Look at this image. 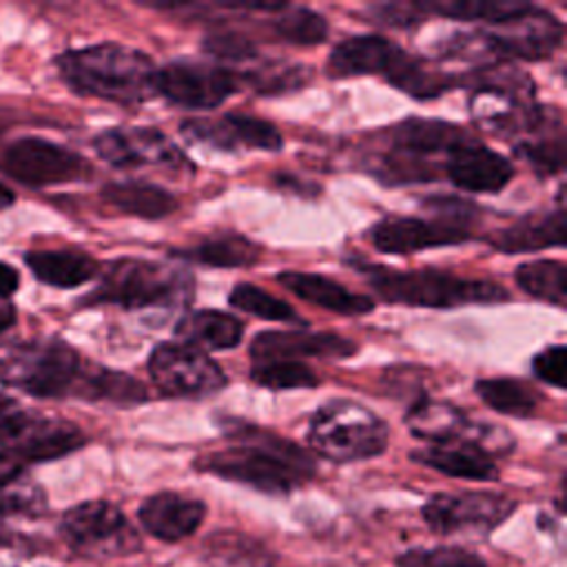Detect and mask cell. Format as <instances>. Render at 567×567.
<instances>
[{
  "instance_id": "bcb514c9",
  "label": "cell",
  "mask_w": 567,
  "mask_h": 567,
  "mask_svg": "<svg viewBox=\"0 0 567 567\" xmlns=\"http://www.w3.org/2000/svg\"><path fill=\"white\" fill-rule=\"evenodd\" d=\"M13 204H16V195H13V190L0 182V213H2V210H7V208H11Z\"/></svg>"
},
{
  "instance_id": "83f0119b",
  "label": "cell",
  "mask_w": 567,
  "mask_h": 567,
  "mask_svg": "<svg viewBox=\"0 0 567 567\" xmlns=\"http://www.w3.org/2000/svg\"><path fill=\"white\" fill-rule=\"evenodd\" d=\"M102 199L124 215L148 221L168 217L179 206L168 190L148 182H111L102 188Z\"/></svg>"
},
{
  "instance_id": "b9f144b4",
  "label": "cell",
  "mask_w": 567,
  "mask_h": 567,
  "mask_svg": "<svg viewBox=\"0 0 567 567\" xmlns=\"http://www.w3.org/2000/svg\"><path fill=\"white\" fill-rule=\"evenodd\" d=\"M370 16L374 22L388 24V27H412L414 22H421L425 16L416 9L414 2H385L370 7Z\"/></svg>"
},
{
  "instance_id": "f1b7e54d",
  "label": "cell",
  "mask_w": 567,
  "mask_h": 567,
  "mask_svg": "<svg viewBox=\"0 0 567 567\" xmlns=\"http://www.w3.org/2000/svg\"><path fill=\"white\" fill-rule=\"evenodd\" d=\"M173 257L208 268H246L261 259V246L237 233H221L195 246L171 250Z\"/></svg>"
},
{
  "instance_id": "ba28073f",
  "label": "cell",
  "mask_w": 567,
  "mask_h": 567,
  "mask_svg": "<svg viewBox=\"0 0 567 567\" xmlns=\"http://www.w3.org/2000/svg\"><path fill=\"white\" fill-rule=\"evenodd\" d=\"M84 443V432L69 421L31 414L16 401L0 410V450L22 465L62 458Z\"/></svg>"
},
{
  "instance_id": "484cf974",
  "label": "cell",
  "mask_w": 567,
  "mask_h": 567,
  "mask_svg": "<svg viewBox=\"0 0 567 567\" xmlns=\"http://www.w3.org/2000/svg\"><path fill=\"white\" fill-rule=\"evenodd\" d=\"M179 343L197 350H230L237 348L244 337V323L221 310H193L179 317L175 326Z\"/></svg>"
},
{
  "instance_id": "e575fe53",
  "label": "cell",
  "mask_w": 567,
  "mask_h": 567,
  "mask_svg": "<svg viewBox=\"0 0 567 567\" xmlns=\"http://www.w3.org/2000/svg\"><path fill=\"white\" fill-rule=\"evenodd\" d=\"M279 16L270 22L272 33L288 42V44H297V47H312V44H321L328 35V22L321 13L308 9V7H295V4H286L281 11H277Z\"/></svg>"
},
{
  "instance_id": "8d00e7d4",
  "label": "cell",
  "mask_w": 567,
  "mask_h": 567,
  "mask_svg": "<svg viewBox=\"0 0 567 567\" xmlns=\"http://www.w3.org/2000/svg\"><path fill=\"white\" fill-rule=\"evenodd\" d=\"M252 383L268 390H295V388H315L319 377L303 361H259L250 368Z\"/></svg>"
},
{
  "instance_id": "8fae6325",
  "label": "cell",
  "mask_w": 567,
  "mask_h": 567,
  "mask_svg": "<svg viewBox=\"0 0 567 567\" xmlns=\"http://www.w3.org/2000/svg\"><path fill=\"white\" fill-rule=\"evenodd\" d=\"M0 168L31 188L82 182L93 175V166L80 153L33 135L7 144L0 155Z\"/></svg>"
},
{
  "instance_id": "5b68a950",
  "label": "cell",
  "mask_w": 567,
  "mask_h": 567,
  "mask_svg": "<svg viewBox=\"0 0 567 567\" xmlns=\"http://www.w3.org/2000/svg\"><path fill=\"white\" fill-rule=\"evenodd\" d=\"M372 290L390 301L414 308H456L470 303H501L509 292L492 281L465 279L443 270H388L383 266H365Z\"/></svg>"
},
{
  "instance_id": "d6a6232c",
  "label": "cell",
  "mask_w": 567,
  "mask_h": 567,
  "mask_svg": "<svg viewBox=\"0 0 567 567\" xmlns=\"http://www.w3.org/2000/svg\"><path fill=\"white\" fill-rule=\"evenodd\" d=\"M516 284L523 292H527L534 299L554 303L558 308L565 306L567 299V270L563 261H527L520 264L514 272Z\"/></svg>"
},
{
  "instance_id": "6da1fadb",
  "label": "cell",
  "mask_w": 567,
  "mask_h": 567,
  "mask_svg": "<svg viewBox=\"0 0 567 567\" xmlns=\"http://www.w3.org/2000/svg\"><path fill=\"white\" fill-rule=\"evenodd\" d=\"M226 434L230 443L195 458L193 467L270 496L290 494L317 474L308 450L268 430L237 423Z\"/></svg>"
},
{
  "instance_id": "7dc6e473",
  "label": "cell",
  "mask_w": 567,
  "mask_h": 567,
  "mask_svg": "<svg viewBox=\"0 0 567 567\" xmlns=\"http://www.w3.org/2000/svg\"><path fill=\"white\" fill-rule=\"evenodd\" d=\"M11 401H13L11 396H7V394H2V392H0V410H4V408L11 403Z\"/></svg>"
},
{
  "instance_id": "4dcf8cb0",
  "label": "cell",
  "mask_w": 567,
  "mask_h": 567,
  "mask_svg": "<svg viewBox=\"0 0 567 567\" xmlns=\"http://www.w3.org/2000/svg\"><path fill=\"white\" fill-rule=\"evenodd\" d=\"M394 89L416 97V100H432L439 97L456 86V78L445 73L441 66L432 64L430 60L414 58L403 53L401 60L385 78Z\"/></svg>"
},
{
  "instance_id": "8992f818",
  "label": "cell",
  "mask_w": 567,
  "mask_h": 567,
  "mask_svg": "<svg viewBox=\"0 0 567 567\" xmlns=\"http://www.w3.org/2000/svg\"><path fill=\"white\" fill-rule=\"evenodd\" d=\"M388 425L381 416L348 399L323 403L310 419L308 443L312 452L332 463L374 458L388 447Z\"/></svg>"
},
{
  "instance_id": "9a60e30c",
  "label": "cell",
  "mask_w": 567,
  "mask_h": 567,
  "mask_svg": "<svg viewBox=\"0 0 567 567\" xmlns=\"http://www.w3.org/2000/svg\"><path fill=\"white\" fill-rule=\"evenodd\" d=\"M93 148L106 164L120 171H133L140 166H162L175 173L195 171L177 144L155 126L106 128L95 135Z\"/></svg>"
},
{
  "instance_id": "ac0fdd59",
  "label": "cell",
  "mask_w": 567,
  "mask_h": 567,
  "mask_svg": "<svg viewBox=\"0 0 567 567\" xmlns=\"http://www.w3.org/2000/svg\"><path fill=\"white\" fill-rule=\"evenodd\" d=\"M357 352V343L334 332L308 330H268L259 332L250 343L252 363L259 361H301V359H348Z\"/></svg>"
},
{
  "instance_id": "cb8c5ba5",
  "label": "cell",
  "mask_w": 567,
  "mask_h": 567,
  "mask_svg": "<svg viewBox=\"0 0 567 567\" xmlns=\"http://www.w3.org/2000/svg\"><path fill=\"white\" fill-rule=\"evenodd\" d=\"M410 458L434 472L465 481H496L501 474L496 461L470 443L425 445L412 450Z\"/></svg>"
},
{
  "instance_id": "f546056e",
  "label": "cell",
  "mask_w": 567,
  "mask_h": 567,
  "mask_svg": "<svg viewBox=\"0 0 567 567\" xmlns=\"http://www.w3.org/2000/svg\"><path fill=\"white\" fill-rule=\"evenodd\" d=\"M514 153L534 166L540 175H554L565 164V126L556 109L525 137L514 142Z\"/></svg>"
},
{
  "instance_id": "d6986e66",
  "label": "cell",
  "mask_w": 567,
  "mask_h": 567,
  "mask_svg": "<svg viewBox=\"0 0 567 567\" xmlns=\"http://www.w3.org/2000/svg\"><path fill=\"white\" fill-rule=\"evenodd\" d=\"M206 518V503L179 492H155L137 507L142 529L162 543H182L193 536Z\"/></svg>"
},
{
  "instance_id": "7c38bea8",
  "label": "cell",
  "mask_w": 567,
  "mask_h": 567,
  "mask_svg": "<svg viewBox=\"0 0 567 567\" xmlns=\"http://www.w3.org/2000/svg\"><path fill=\"white\" fill-rule=\"evenodd\" d=\"M516 507L514 498L496 492H439L423 503L421 516L425 525L441 536H487L501 527Z\"/></svg>"
},
{
  "instance_id": "44dd1931",
  "label": "cell",
  "mask_w": 567,
  "mask_h": 567,
  "mask_svg": "<svg viewBox=\"0 0 567 567\" xmlns=\"http://www.w3.org/2000/svg\"><path fill=\"white\" fill-rule=\"evenodd\" d=\"M405 51L383 35H352L341 40L326 64L330 78H357V75H383L394 69Z\"/></svg>"
},
{
  "instance_id": "7bdbcfd3",
  "label": "cell",
  "mask_w": 567,
  "mask_h": 567,
  "mask_svg": "<svg viewBox=\"0 0 567 567\" xmlns=\"http://www.w3.org/2000/svg\"><path fill=\"white\" fill-rule=\"evenodd\" d=\"M20 476H24V465L18 458H13L11 454L0 450V489L11 485Z\"/></svg>"
},
{
  "instance_id": "ffe728a7",
  "label": "cell",
  "mask_w": 567,
  "mask_h": 567,
  "mask_svg": "<svg viewBox=\"0 0 567 567\" xmlns=\"http://www.w3.org/2000/svg\"><path fill=\"white\" fill-rule=\"evenodd\" d=\"M443 171L456 188L476 195L498 193L514 177L512 162L476 140L456 146L445 157Z\"/></svg>"
},
{
  "instance_id": "d590c367",
  "label": "cell",
  "mask_w": 567,
  "mask_h": 567,
  "mask_svg": "<svg viewBox=\"0 0 567 567\" xmlns=\"http://www.w3.org/2000/svg\"><path fill=\"white\" fill-rule=\"evenodd\" d=\"M416 9L423 16H443L452 20H470V22H494L501 16L509 13L518 7V2L503 0H414Z\"/></svg>"
},
{
  "instance_id": "e0dca14e",
  "label": "cell",
  "mask_w": 567,
  "mask_h": 567,
  "mask_svg": "<svg viewBox=\"0 0 567 567\" xmlns=\"http://www.w3.org/2000/svg\"><path fill=\"white\" fill-rule=\"evenodd\" d=\"M370 239L379 252L385 255H410L434 246H454L472 239V233L463 226L450 224L445 219H421V217H403L388 215L379 219Z\"/></svg>"
},
{
  "instance_id": "277c9868",
  "label": "cell",
  "mask_w": 567,
  "mask_h": 567,
  "mask_svg": "<svg viewBox=\"0 0 567 567\" xmlns=\"http://www.w3.org/2000/svg\"><path fill=\"white\" fill-rule=\"evenodd\" d=\"M195 281L188 270L164 266L148 259L122 257L100 275L97 286L82 299L84 306H120L124 310L140 308H177L193 299Z\"/></svg>"
},
{
  "instance_id": "60d3db41",
  "label": "cell",
  "mask_w": 567,
  "mask_h": 567,
  "mask_svg": "<svg viewBox=\"0 0 567 567\" xmlns=\"http://www.w3.org/2000/svg\"><path fill=\"white\" fill-rule=\"evenodd\" d=\"M565 363H567L565 348L551 346L532 359V370L540 381L563 390L565 388Z\"/></svg>"
},
{
  "instance_id": "836d02e7",
  "label": "cell",
  "mask_w": 567,
  "mask_h": 567,
  "mask_svg": "<svg viewBox=\"0 0 567 567\" xmlns=\"http://www.w3.org/2000/svg\"><path fill=\"white\" fill-rule=\"evenodd\" d=\"M239 78L241 84L250 86L259 95H281L306 86L312 78V69L306 64L272 60L261 62L259 66H252L248 71H241Z\"/></svg>"
},
{
  "instance_id": "603a6c76",
  "label": "cell",
  "mask_w": 567,
  "mask_h": 567,
  "mask_svg": "<svg viewBox=\"0 0 567 567\" xmlns=\"http://www.w3.org/2000/svg\"><path fill=\"white\" fill-rule=\"evenodd\" d=\"M277 281L292 292L295 297L315 303L323 310L357 317L374 310V301L368 295H359L317 272H299V270H284L277 275Z\"/></svg>"
},
{
  "instance_id": "5bb4252c",
  "label": "cell",
  "mask_w": 567,
  "mask_h": 567,
  "mask_svg": "<svg viewBox=\"0 0 567 567\" xmlns=\"http://www.w3.org/2000/svg\"><path fill=\"white\" fill-rule=\"evenodd\" d=\"M241 86L237 71L195 60H175L157 69L155 93L179 109L208 111L226 102Z\"/></svg>"
},
{
  "instance_id": "ee69618b",
  "label": "cell",
  "mask_w": 567,
  "mask_h": 567,
  "mask_svg": "<svg viewBox=\"0 0 567 567\" xmlns=\"http://www.w3.org/2000/svg\"><path fill=\"white\" fill-rule=\"evenodd\" d=\"M18 286H20V272L11 264L0 261V299L9 301L18 292Z\"/></svg>"
},
{
  "instance_id": "9c48e42d",
  "label": "cell",
  "mask_w": 567,
  "mask_h": 567,
  "mask_svg": "<svg viewBox=\"0 0 567 567\" xmlns=\"http://www.w3.org/2000/svg\"><path fill=\"white\" fill-rule=\"evenodd\" d=\"M405 423L410 432L416 439H423L427 445L470 443L492 458L505 456L514 450V439L507 430L492 423L472 421L463 410L427 396L408 410Z\"/></svg>"
},
{
  "instance_id": "52a82bcc",
  "label": "cell",
  "mask_w": 567,
  "mask_h": 567,
  "mask_svg": "<svg viewBox=\"0 0 567 567\" xmlns=\"http://www.w3.org/2000/svg\"><path fill=\"white\" fill-rule=\"evenodd\" d=\"M69 547L91 558H124L142 549V536L124 512L109 501H84L60 518Z\"/></svg>"
},
{
  "instance_id": "4316f807",
  "label": "cell",
  "mask_w": 567,
  "mask_h": 567,
  "mask_svg": "<svg viewBox=\"0 0 567 567\" xmlns=\"http://www.w3.org/2000/svg\"><path fill=\"white\" fill-rule=\"evenodd\" d=\"M489 244L503 252H532L565 246V210H554L543 217H520L512 226L496 230Z\"/></svg>"
},
{
  "instance_id": "74e56055",
  "label": "cell",
  "mask_w": 567,
  "mask_h": 567,
  "mask_svg": "<svg viewBox=\"0 0 567 567\" xmlns=\"http://www.w3.org/2000/svg\"><path fill=\"white\" fill-rule=\"evenodd\" d=\"M396 567H489L483 556L461 545L412 547L396 556Z\"/></svg>"
},
{
  "instance_id": "7a4b0ae2",
  "label": "cell",
  "mask_w": 567,
  "mask_h": 567,
  "mask_svg": "<svg viewBox=\"0 0 567 567\" xmlns=\"http://www.w3.org/2000/svg\"><path fill=\"white\" fill-rule=\"evenodd\" d=\"M62 82L82 97L135 106L155 97V62L140 49L100 42L69 49L55 58Z\"/></svg>"
},
{
  "instance_id": "f35d334b",
  "label": "cell",
  "mask_w": 567,
  "mask_h": 567,
  "mask_svg": "<svg viewBox=\"0 0 567 567\" xmlns=\"http://www.w3.org/2000/svg\"><path fill=\"white\" fill-rule=\"evenodd\" d=\"M228 303L241 312L255 315L259 319H268V321H299L297 310L272 297L270 292L252 286V284H237L230 295H228Z\"/></svg>"
},
{
  "instance_id": "ab89813d",
  "label": "cell",
  "mask_w": 567,
  "mask_h": 567,
  "mask_svg": "<svg viewBox=\"0 0 567 567\" xmlns=\"http://www.w3.org/2000/svg\"><path fill=\"white\" fill-rule=\"evenodd\" d=\"M202 49L221 62H248L259 58L255 42L239 31H213L202 40Z\"/></svg>"
},
{
  "instance_id": "3957f363",
  "label": "cell",
  "mask_w": 567,
  "mask_h": 567,
  "mask_svg": "<svg viewBox=\"0 0 567 567\" xmlns=\"http://www.w3.org/2000/svg\"><path fill=\"white\" fill-rule=\"evenodd\" d=\"M102 365L80 357L62 339H38L22 346L2 368V381L35 399L97 401Z\"/></svg>"
},
{
  "instance_id": "4fadbf2b",
  "label": "cell",
  "mask_w": 567,
  "mask_h": 567,
  "mask_svg": "<svg viewBox=\"0 0 567 567\" xmlns=\"http://www.w3.org/2000/svg\"><path fill=\"white\" fill-rule=\"evenodd\" d=\"M148 374L164 396L206 399L228 383L219 363L204 350L179 341H164L148 357Z\"/></svg>"
},
{
  "instance_id": "1f68e13d",
  "label": "cell",
  "mask_w": 567,
  "mask_h": 567,
  "mask_svg": "<svg viewBox=\"0 0 567 567\" xmlns=\"http://www.w3.org/2000/svg\"><path fill=\"white\" fill-rule=\"evenodd\" d=\"M476 394L487 403L492 410L516 416V419H529L538 412L540 394L520 379L509 377H496V379H481L474 385Z\"/></svg>"
},
{
  "instance_id": "7402d4cb",
  "label": "cell",
  "mask_w": 567,
  "mask_h": 567,
  "mask_svg": "<svg viewBox=\"0 0 567 567\" xmlns=\"http://www.w3.org/2000/svg\"><path fill=\"white\" fill-rule=\"evenodd\" d=\"M390 140H392L394 153L408 155L419 162H427V157H432V155L447 157L456 146H461L474 137L465 128H461L452 122L408 117L392 128Z\"/></svg>"
},
{
  "instance_id": "30bf717a",
  "label": "cell",
  "mask_w": 567,
  "mask_h": 567,
  "mask_svg": "<svg viewBox=\"0 0 567 567\" xmlns=\"http://www.w3.org/2000/svg\"><path fill=\"white\" fill-rule=\"evenodd\" d=\"M498 60L514 58L525 62H538L551 58L560 47L563 24L545 9H538L529 2H518L516 9L501 16L494 22H487L478 31Z\"/></svg>"
},
{
  "instance_id": "f6af8a7d",
  "label": "cell",
  "mask_w": 567,
  "mask_h": 567,
  "mask_svg": "<svg viewBox=\"0 0 567 567\" xmlns=\"http://www.w3.org/2000/svg\"><path fill=\"white\" fill-rule=\"evenodd\" d=\"M16 323V310L11 303H0V337Z\"/></svg>"
},
{
  "instance_id": "d4e9b609",
  "label": "cell",
  "mask_w": 567,
  "mask_h": 567,
  "mask_svg": "<svg viewBox=\"0 0 567 567\" xmlns=\"http://www.w3.org/2000/svg\"><path fill=\"white\" fill-rule=\"evenodd\" d=\"M31 275L53 288H78L100 272V264L80 248H38L24 252Z\"/></svg>"
},
{
  "instance_id": "2e32d148",
  "label": "cell",
  "mask_w": 567,
  "mask_h": 567,
  "mask_svg": "<svg viewBox=\"0 0 567 567\" xmlns=\"http://www.w3.org/2000/svg\"><path fill=\"white\" fill-rule=\"evenodd\" d=\"M182 135L219 151H281L284 146L281 133L270 122L241 113L186 120L182 122Z\"/></svg>"
}]
</instances>
